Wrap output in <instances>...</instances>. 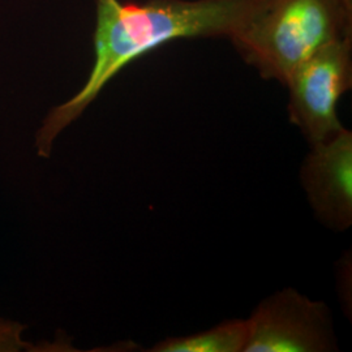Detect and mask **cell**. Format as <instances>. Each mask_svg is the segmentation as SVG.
Returning a JSON list of instances; mask_svg holds the SVG:
<instances>
[{
	"label": "cell",
	"mask_w": 352,
	"mask_h": 352,
	"mask_svg": "<svg viewBox=\"0 0 352 352\" xmlns=\"http://www.w3.org/2000/svg\"><path fill=\"white\" fill-rule=\"evenodd\" d=\"M270 0H97L94 63L85 85L56 106L36 136L39 157H50L56 138L77 120L126 65L180 38L240 34Z\"/></svg>",
	"instance_id": "6da1fadb"
},
{
	"label": "cell",
	"mask_w": 352,
	"mask_h": 352,
	"mask_svg": "<svg viewBox=\"0 0 352 352\" xmlns=\"http://www.w3.org/2000/svg\"><path fill=\"white\" fill-rule=\"evenodd\" d=\"M344 38H352V0H270L231 42L264 78L286 85L316 51Z\"/></svg>",
	"instance_id": "7a4b0ae2"
},
{
	"label": "cell",
	"mask_w": 352,
	"mask_h": 352,
	"mask_svg": "<svg viewBox=\"0 0 352 352\" xmlns=\"http://www.w3.org/2000/svg\"><path fill=\"white\" fill-rule=\"evenodd\" d=\"M351 84L352 38L316 51L289 76V119L311 145L325 142L343 129L337 107Z\"/></svg>",
	"instance_id": "3957f363"
},
{
	"label": "cell",
	"mask_w": 352,
	"mask_h": 352,
	"mask_svg": "<svg viewBox=\"0 0 352 352\" xmlns=\"http://www.w3.org/2000/svg\"><path fill=\"white\" fill-rule=\"evenodd\" d=\"M248 322L244 352H327L338 350L330 311L296 289L261 302Z\"/></svg>",
	"instance_id": "277c9868"
},
{
	"label": "cell",
	"mask_w": 352,
	"mask_h": 352,
	"mask_svg": "<svg viewBox=\"0 0 352 352\" xmlns=\"http://www.w3.org/2000/svg\"><path fill=\"white\" fill-rule=\"evenodd\" d=\"M302 182L316 215L327 226L344 231L352 222V133L343 128L334 138L312 145L302 168Z\"/></svg>",
	"instance_id": "5b68a950"
},
{
	"label": "cell",
	"mask_w": 352,
	"mask_h": 352,
	"mask_svg": "<svg viewBox=\"0 0 352 352\" xmlns=\"http://www.w3.org/2000/svg\"><path fill=\"white\" fill-rule=\"evenodd\" d=\"M248 340L247 320H231L187 337H173L157 343L153 352H244Z\"/></svg>",
	"instance_id": "8992f818"
},
{
	"label": "cell",
	"mask_w": 352,
	"mask_h": 352,
	"mask_svg": "<svg viewBox=\"0 0 352 352\" xmlns=\"http://www.w3.org/2000/svg\"><path fill=\"white\" fill-rule=\"evenodd\" d=\"M25 325L0 318V352H20L32 350L33 346L24 340Z\"/></svg>",
	"instance_id": "52a82bcc"
}]
</instances>
